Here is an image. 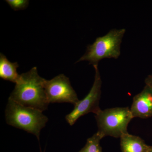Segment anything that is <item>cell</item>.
Listing matches in <instances>:
<instances>
[{
	"label": "cell",
	"instance_id": "cell-1",
	"mask_svg": "<svg viewBox=\"0 0 152 152\" xmlns=\"http://www.w3.org/2000/svg\"><path fill=\"white\" fill-rule=\"evenodd\" d=\"M46 80L39 75L37 67H34L20 75L9 98L26 107L46 110L50 104L45 90Z\"/></svg>",
	"mask_w": 152,
	"mask_h": 152
},
{
	"label": "cell",
	"instance_id": "cell-2",
	"mask_svg": "<svg viewBox=\"0 0 152 152\" xmlns=\"http://www.w3.org/2000/svg\"><path fill=\"white\" fill-rule=\"evenodd\" d=\"M42 112L23 105L9 98L5 109L6 122L10 126L34 134L39 140L41 131L48 121Z\"/></svg>",
	"mask_w": 152,
	"mask_h": 152
},
{
	"label": "cell",
	"instance_id": "cell-3",
	"mask_svg": "<svg viewBox=\"0 0 152 152\" xmlns=\"http://www.w3.org/2000/svg\"><path fill=\"white\" fill-rule=\"evenodd\" d=\"M126 31L124 28L113 29L105 35L97 38L94 43L87 47L84 55L76 63L88 61L94 66L106 58L117 59L121 55V44Z\"/></svg>",
	"mask_w": 152,
	"mask_h": 152
},
{
	"label": "cell",
	"instance_id": "cell-4",
	"mask_svg": "<svg viewBox=\"0 0 152 152\" xmlns=\"http://www.w3.org/2000/svg\"><path fill=\"white\" fill-rule=\"evenodd\" d=\"M95 118L97 132L103 138L106 136L121 138L128 133V125L134 118L130 109L126 107L101 110L96 114Z\"/></svg>",
	"mask_w": 152,
	"mask_h": 152
},
{
	"label": "cell",
	"instance_id": "cell-5",
	"mask_svg": "<svg viewBox=\"0 0 152 152\" xmlns=\"http://www.w3.org/2000/svg\"><path fill=\"white\" fill-rule=\"evenodd\" d=\"M95 70L94 81L88 95L74 106V108L66 116V120L70 126H73L79 118L90 113L96 114L101 110L99 102L101 99L102 81L98 65L94 66Z\"/></svg>",
	"mask_w": 152,
	"mask_h": 152
},
{
	"label": "cell",
	"instance_id": "cell-6",
	"mask_svg": "<svg viewBox=\"0 0 152 152\" xmlns=\"http://www.w3.org/2000/svg\"><path fill=\"white\" fill-rule=\"evenodd\" d=\"M45 87L50 104L69 103L75 106L80 101L71 86L69 79L64 74L49 80H46Z\"/></svg>",
	"mask_w": 152,
	"mask_h": 152
},
{
	"label": "cell",
	"instance_id": "cell-7",
	"mask_svg": "<svg viewBox=\"0 0 152 152\" xmlns=\"http://www.w3.org/2000/svg\"><path fill=\"white\" fill-rule=\"evenodd\" d=\"M130 110L134 118L152 117V88L146 85L140 93L134 97Z\"/></svg>",
	"mask_w": 152,
	"mask_h": 152
},
{
	"label": "cell",
	"instance_id": "cell-8",
	"mask_svg": "<svg viewBox=\"0 0 152 152\" xmlns=\"http://www.w3.org/2000/svg\"><path fill=\"white\" fill-rule=\"evenodd\" d=\"M122 152H148L150 146L138 136L133 135L129 133L121 137Z\"/></svg>",
	"mask_w": 152,
	"mask_h": 152
},
{
	"label": "cell",
	"instance_id": "cell-9",
	"mask_svg": "<svg viewBox=\"0 0 152 152\" xmlns=\"http://www.w3.org/2000/svg\"><path fill=\"white\" fill-rule=\"evenodd\" d=\"M19 67L18 62H11L5 55L0 54V77L9 81L16 83L20 75L17 72Z\"/></svg>",
	"mask_w": 152,
	"mask_h": 152
},
{
	"label": "cell",
	"instance_id": "cell-10",
	"mask_svg": "<svg viewBox=\"0 0 152 152\" xmlns=\"http://www.w3.org/2000/svg\"><path fill=\"white\" fill-rule=\"evenodd\" d=\"M102 139L100 135L97 132L87 140L85 146L78 152H102L100 145V141Z\"/></svg>",
	"mask_w": 152,
	"mask_h": 152
},
{
	"label": "cell",
	"instance_id": "cell-11",
	"mask_svg": "<svg viewBox=\"0 0 152 152\" xmlns=\"http://www.w3.org/2000/svg\"><path fill=\"white\" fill-rule=\"evenodd\" d=\"M6 2L15 11L25 10L28 7V0H6Z\"/></svg>",
	"mask_w": 152,
	"mask_h": 152
},
{
	"label": "cell",
	"instance_id": "cell-12",
	"mask_svg": "<svg viewBox=\"0 0 152 152\" xmlns=\"http://www.w3.org/2000/svg\"><path fill=\"white\" fill-rule=\"evenodd\" d=\"M145 83L152 88V74L148 76L145 80Z\"/></svg>",
	"mask_w": 152,
	"mask_h": 152
},
{
	"label": "cell",
	"instance_id": "cell-13",
	"mask_svg": "<svg viewBox=\"0 0 152 152\" xmlns=\"http://www.w3.org/2000/svg\"><path fill=\"white\" fill-rule=\"evenodd\" d=\"M148 152H152V146H150L149 150Z\"/></svg>",
	"mask_w": 152,
	"mask_h": 152
}]
</instances>
